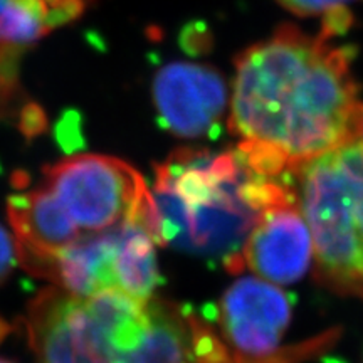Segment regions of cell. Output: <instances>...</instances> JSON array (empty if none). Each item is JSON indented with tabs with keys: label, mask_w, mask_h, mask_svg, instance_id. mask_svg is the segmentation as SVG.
<instances>
[{
	"label": "cell",
	"mask_w": 363,
	"mask_h": 363,
	"mask_svg": "<svg viewBox=\"0 0 363 363\" xmlns=\"http://www.w3.org/2000/svg\"><path fill=\"white\" fill-rule=\"evenodd\" d=\"M283 27L238 59L229 128L257 175L283 179L305 163L358 142L363 104L350 51Z\"/></svg>",
	"instance_id": "1"
},
{
	"label": "cell",
	"mask_w": 363,
	"mask_h": 363,
	"mask_svg": "<svg viewBox=\"0 0 363 363\" xmlns=\"http://www.w3.org/2000/svg\"><path fill=\"white\" fill-rule=\"evenodd\" d=\"M152 192L162 246L220 261L238 274L246 267L242 247L266 208L288 201V182L257 175L239 152L184 148L155 165Z\"/></svg>",
	"instance_id": "2"
},
{
	"label": "cell",
	"mask_w": 363,
	"mask_h": 363,
	"mask_svg": "<svg viewBox=\"0 0 363 363\" xmlns=\"http://www.w3.org/2000/svg\"><path fill=\"white\" fill-rule=\"evenodd\" d=\"M310 227L315 278L363 298V145L353 142L289 174Z\"/></svg>",
	"instance_id": "3"
},
{
	"label": "cell",
	"mask_w": 363,
	"mask_h": 363,
	"mask_svg": "<svg viewBox=\"0 0 363 363\" xmlns=\"http://www.w3.org/2000/svg\"><path fill=\"white\" fill-rule=\"evenodd\" d=\"M43 185L83 235L136 224L150 197L145 177L120 158L84 153L45 165Z\"/></svg>",
	"instance_id": "4"
},
{
	"label": "cell",
	"mask_w": 363,
	"mask_h": 363,
	"mask_svg": "<svg viewBox=\"0 0 363 363\" xmlns=\"http://www.w3.org/2000/svg\"><path fill=\"white\" fill-rule=\"evenodd\" d=\"M26 330L35 363H116L115 348L84 298L57 286L29 303Z\"/></svg>",
	"instance_id": "5"
},
{
	"label": "cell",
	"mask_w": 363,
	"mask_h": 363,
	"mask_svg": "<svg viewBox=\"0 0 363 363\" xmlns=\"http://www.w3.org/2000/svg\"><path fill=\"white\" fill-rule=\"evenodd\" d=\"M217 318L235 360H261L279 350L291 323V303L278 286L242 278L220 298Z\"/></svg>",
	"instance_id": "6"
},
{
	"label": "cell",
	"mask_w": 363,
	"mask_h": 363,
	"mask_svg": "<svg viewBox=\"0 0 363 363\" xmlns=\"http://www.w3.org/2000/svg\"><path fill=\"white\" fill-rule=\"evenodd\" d=\"M152 93L162 125L184 138L211 135L227 106V86L219 72L190 62L163 66Z\"/></svg>",
	"instance_id": "7"
},
{
	"label": "cell",
	"mask_w": 363,
	"mask_h": 363,
	"mask_svg": "<svg viewBox=\"0 0 363 363\" xmlns=\"http://www.w3.org/2000/svg\"><path fill=\"white\" fill-rule=\"evenodd\" d=\"M242 257L257 276L272 283L291 284L306 274L313 242L296 194L262 212L244 244Z\"/></svg>",
	"instance_id": "8"
},
{
	"label": "cell",
	"mask_w": 363,
	"mask_h": 363,
	"mask_svg": "<svg viewBox=\"0 0 363 363\" xmlns=\"http://www.w3.org/2000/svg\"><path fill=\"white\" fill-rule=\"evenodd\" d=\"M120 229L89 234L62 249L54 261L51 283L79 298L115 288L113 259Z\"/></svg>",
	"instance_id": "9"
},
{
	"label": "cell",
	"mask_w": 363,
	"mask_h": 363,
	"mask_svg": "<svg viewBox=\"0 0 363 363\" xmlns=\"http://www.w3.org/2000/svg\"><path fill=\"white\" fill-rule=\"evenodd\" d=\"M150 321L142 340L116 363H199L194 350L192 311L160 298L148 299Z\"/></svg>",
	"instance_id": "10"
},
{
	"label": "cell",
	"mask_w": 363,
	"mask_h": 363,
	"mask_svg": "<svg viewBox=\"0 0 363 363\" xmlns=\"http://www.w3.org/2000/svg\"><path fill=\"white\" fill-rule=\"evenodd\" d=\"M115 288L136 299L148 301L160 284L155 242L140 225L125 224L113 259Z\"/></svg>",
	"instance_id": "11"
},
{
	"label": "cell",
	"mask_w": 363,
	"mask_h": 363,
	"mask_svg": "<svg viewBox=\"0 0 363 363\" xmlns=\"http://www.w3.org/2000/svg\"><path fill=\"white\" fill-rule=\"evenodd\" d=\"M54 27L52 13L40 0H0V44L34 43Z\"/></svg>",
	"instance_id": "12"
},
{
	"label": "cell",
	"mask_w": 363,
	"mask_h": 363,
	"mask_svg": "<svg viewBox=\"0 0 363 363\" xmlns=\"http://www.w3.org/2000/svg\"><path fill=\"white\" fill-rule=\"evenodd\" d=\"M298 16H326L325 34L335 35L348 26V6L357 0H278Z\"/></svg>",
	"instance_id": "13"
},
{
	"label": "cell",
	"mask_w": 363,
	"mask_h": 363,
	"mask_svg": "<svg viewBox=\"0 0 363 363\" xmlns=\"http://www.w3.org/2000/svg\"><path fill=\"white\" fill-rule=\"evenodd\" d=\"M340 337H342V330L331 328L328 331H325V333L318 335L315 338L293 345V347L283 348V350L279 348L278 352H274L272 355L266 358H261V360H235V363H305L308 360H311V358L320 357L321 353L330 350V348H333Z\"/></svg>",
	"instance_id": "14"
},
{
	"label": "cell",
	"mask_w": 363,
	"mask_h": 363,
	"mask_svg": "<svg viewBox=\"0 0 363 363\" xmlns=\"http://www.w3.org/2000/svg\"><path fill=\"white\" fill-rule=\"evenodd\" d=\"M17 261L16 239L7 233V229L0 224V284L6 283Z\"/></svg>",
	"instance_id": "15"
},
{
	"label": "cell",
	"mask_w": 363,
	"mask_h": 363,
	"mask_svg": "<svg viewBox=\"0 0 363 363\" xmlns=\"http://www.w3.org/2000/svg\"><path fill=\"white\" fill-rule=\"evenodd\" d=\"M11 331H12V325L0 316V343H2L4 340L11 335Z\"/></svg>",
	"instance_id": "16"
},
{
	"label": "cell",
	"mask_w": 363,
	"mask_h": 363,
	"mask_svg": "<svg viewBox=\"0 0 363 363\" xmlns=\"http://www.w3.org/2000/svg\"><path fill=\"white\" fill-rule=\"evenodd\" d=\"M358 142L363 145V121H362V128H360V135H358Z\"/></svg>",
	"instance_id": "17"
},
{
	"label": "cell",
	"mask_w": 363,
	"mask_h": 363,
	"mask_svg": "<svg viewBox=\"0 0 363 363\" xmlns=\"http://www.w3.org/2000/svg\"><path fill=\"white\" fill-rule=\"evenodd\" d=\"M0 363H13V362L7 360V358H0Z\"/></svg>",
	"instance_id": "18"
}]
</instances>
